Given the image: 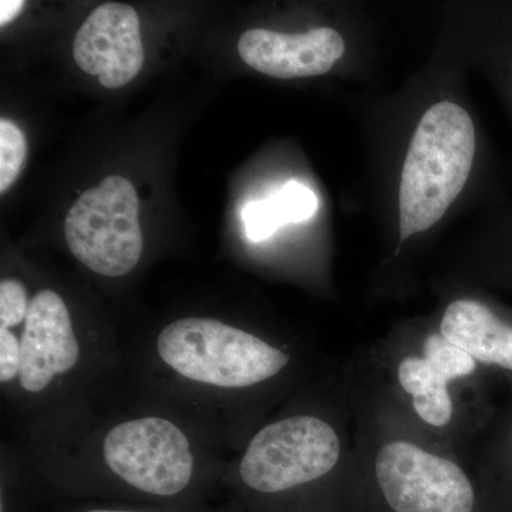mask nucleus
Instances as JSON below:
<instances>
[{"label":"nucleus","instance_id":"16","mask_svg":"<svg viewBox=\"0 0 512 512\" xmlns=\"http://www.w3.org/2000/svg\"><path fill=\"white\" fill-rule=\"evenodd\" d=\"M25 8L22 0H2L0 2V25L5 26L18 18L19 13Z\"/></svg>","mask_w":512,"mask_h":512},{"label":"nucleus","instance_id":"2","mask_svg":"<svg viewBox=\"0 0 512 512\" xmlns=\"http://www.w3.org/2000/svg\"><path fill=\"white\" fill-rule=\"evenodd\" d=\"M161 360L191 382L220 389H245L278 376L289 365L284 350L208 318L178 319L157 339Z\"/></svg>","mask_w":512,"mask_h":512},{"label":"nucleus","instance_id":"3","mask_svg":"<svg viewBox=\"0 0 512 512\" xmlns=\"http://www.w3.org/2000/svg\"><path fill=\"white\" fill-rule=\"evenodd\" d=\"M338 431L316 416L274 421L255 434L239 463L242 483L254 493H288L328 476L338 466Z\"/></svg>","mask_w":512,"mask_h":512},{"label":"nucleus","instance_id":"4","mask_svg":"<svg viewBox=\"0 0 512 512\" xmlns=\"http://www.w3.org/2000/svg\"><path fill=\"white\" fill-rule=\"evenodd\" d=\"M70 252L96 274L120 278L136 268L143 254L138 195L120 175L84 192L64 220Z\"/></svg>","mask_w":512,"mask_h":512},{"label":"nucleus","instance_id":"15","mask_svg":"<svg viewBox=\"0 0 512 512\" xmlns=\"http://www.w3.org/2000/svg\"><path fill=\"white\" fill-rule=\"evenodd\" d=\"M20 369V342L12 329L0 328V382L18 379Z\"/></svg>","mask_w":512,"mask_h":512},{"label":"nucleus","instance_id":"7","mask_svg":"<svg viewBox=\"0 0 512 512\" xmlns=\"http://www.w3.org/2000/svg\"><path fill=\"white\" fill-rule=\"evenodd\" d=\"M74 62L101 86L120 89L143 69L144 47L140 18L123 3H104L94 9L74 37Z\"/></svg>","mask_w":512,"mask_h":512},{"label":"nucleus","instance_id":"6","mask_svg":"<svg viewBox=\"0 0 512 512\" xmlns=\"http://www.w3.org/2000/svg\"><path fill=\"white\" fill-rule=\"evenodd\" d=\"M375 477L394 512H473L476 494L463 468L413 441H386Z\"/></svg>","mask_w":512,"mask_h":512},{"label":"nucleus","instance_id":"11","mask_svg":"<svg viewBox=\"0 0 512 512\" xmlns=\"http://www.w3.org/2000/svg\"><path fill=\"white\" fill-rule=\"evenodd\" d=\"M439 333L477 363L512 372V325L485 303L468 298L448 303Z\"/></svg>","mask_w":512,"mask_h":512},{"label":"nucleus","instance_id":"8","mask_svg":"<svg viewBox=\"0 0 512 512\" xmlns=\"http://www.w3.org/2000/svg\"><path fill=\"white\" fill-rule=\"evenodd\" d=\"M20 342L19 384L26 393H42L56 377L76 367L80 346L72 316L55 291L37 292L30 301Z\"/></svg>","mask_w":512,"mask_h":512},{"label":"nucleus","instance_id":"13","mask_svg":"<svg viewBox=\"0 0 512 512\" xmlns=\"http://www.w3.org/2000/svg\"><path fill=\"white\" fill-rule=\"evenodd\" d=\"M28 157V141L15 123L0 120V192L6 191L18 180Z\"/></svg>","mask_w":512,"mask_h":512},{"label":"nucleus","instance_id":"17","mask_svg":"<svg viewBox=\"0 0 512 512\" xmlns=\"http://www.w3.org/2000/svg\"><path fill=\"white\" fill-rule=\"evenodd\" d=\"M82 512H153V511H138V510H121V508H90Z\"/></svg>","mask_w":512,"mask_h":512},{"label":"nucleus","instance_id":"14","mask_svg":"<svg viewBox=\"0 0 512 512\" xmlns=\"http://www.w3.org/2000/svg\"><path fill=\"white\" fill-rule=\"evenodd\" d=\"M29 296L18 279L0 282V328H16L28 318Z\"/></svg>","mask_w":512,"mask_h":512},{"label":"nucleus","instance_id":"5","mask_svg":"<svg viewBox=\"0 0 512 512\" xmlns=\"http://www.w3.org/2000/svg\"><path fill=\"white\" fill-rule=\"evenodd\" d=\"M103 457L121 483L148 497H180L194 477L190 441L163 417H140L114 426L103 441Z\"/></svg>","mask_w":512,"mask_h":512},{"label":"nucleus","instance_id":"10","mask_svg":"<svg viewBox=\"0 0 512 512\" xmlns=\"http://www.w3.org/2000/svg\"><path fill=\"white\" fill-rule=\"evenodd\" d=\"M477 362L451 345L440 333H433L417 355H407L397 365L400 389L412 400L414 413L427 426L444 429L454 416L450 384L473 375Z\"/></svg>","mask_w":512,"mask_h":512},{"label":"nucleus","instance_id":"12","mask_svg":"<svg viewBox=\"0 0 512 512\" xmlns=\"http://www.w3.org/2000/svg\"><path fill=\"white\" fill-rule=\"evenodd\" d=\"M316 211L315 192L299 181H289L272 197L245 205L242 211L245 234L252 242L265 241L284 225L311 220Z\"/></svg>","mask_w":512,"mask_h":512},{"label":"nucleus","instance_id":"1","mask_svg":"<svg viewBox=\"0 0 512 512\" xmlns=\"http://www.w3.org/2000/svg\"><path fill=\"white\" fill-rule=\"evenodd\" d=\"M476 150V126L461 104L440 100L421 114L397 187L399 248L443 220L466 187Z\"/></svg>","mask_w":512,"mask_h":512},{"label":"nucleus","instance_id":"9","mask_svg":"<svg viewBox=\"0 0 512 512\" xmlns=\"http://www.w3.org/2000/svg\"><path fill=\"white\" fill-rule=\"evenodd\" d=\"M238 53L256 72L276 79H301L329 73L345 56L346 42L332 28L303 33L249 29L239 39Z\"/></svg>","mask_w":512,"mask_h":512}]
</instances>
